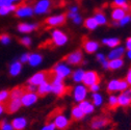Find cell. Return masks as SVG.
<instances>
[{
	"instance_id": "cell-20",
	"label": "cell",
	"mask_w": 131,
	"mask_h": 130,
	"mask_svg": "<svg viewBox=\"0 0 131 130\" xmlns=\"http://www.w3.org/2000/svg\"><path fill=\"white\" fill-rule=\"evenodd\" d=\"M78 106L81 108V110L84 112V115H91V113H93L95 111V105L93 104L92 101L83 100V101L79 102Z\"/></svg>"
},
{
	"instance_id": "cell-41",
	"label": "cell",
	"mask_w": 131,
	"mask_h": 130,
	"mask_svg": "<svg viewBox=\"0 0 131 130\" xmlns=\"http://www.w3.org/2000/svg\"><path fill=\"white\" fill-rule=\"evenodd\" d=\"M9 99V92L8 91H0V103H3Z\"/></svg>"
},
{
	"instance_id": "cell-11",
	"label": "cell",
	"mask_w": 131,
	"mask_h": 130,
	"mask_svg": "<svg viewBox=\"0 0 131 130\" xmlns=\"http://www.w3.org/2000/svg\"><path fill=\"white\" fill-rule=\"evenodd\" d=\"M39 99V95L36 92H25L21 97V102L23 106H31L34 105Z\"/></svg>"
},
{
	"instance_id": "cell-47",
	"label": "cell",
	"mask_w": 131,
	"mask_h": 130,
	"mask_svg": "<svg viewBox=\"0 0 131 130\" xmlns=\"http://www.w3.org/2000/svg\"><path fill=\"white\" fill-rule=\"evenodd\" d=\"M126 49H127L128 51L131 50V37L126 40Z\"/></svg>"
},
{
	"instance_id": "cell-17",
	"label": "cell",
	"mask_w": 131,
	"mask_h": 130,
	"mask_svg": "<svg viewBox=\"0 0 131 130\" xmlns=\"http://www.w3.org/2000/svg\"><path fill=\"white\" fill-rule=\"evenodd\" d=\"M38 24L37 23H27V22H23V23H19L17 26V30L20 34H30V32L35 31L38 28Z\"/></svg>"
},
{
	"instance_id": "cell-34",
	"label": "cell",
	"mask_w": 131,
	"mask_h": 130,
	"mask_svg": "<svg viewBox=\"0 0 131 130\" xmlns=\"http://www.w3.org/2000/svg\"><path fill=\"white\" fill-rule=\"evenodd\" d=\"M83 75H84V71L81 70V69H78L76 71L73 72V75H72V78L75 82H82V79H83Z\"/></svg>"
},
{
	"instance_id": "cell-5",
	"label": "cell",
	"mask_w": 131,
	"mask_h": 130,
	"mask_svg": "<svg viewBox=\"0 0 131 130\" xmlns=\"http://www.w3.org/2000/svg\"><path fill=\"white\" fill-rule=\"evenodd\" d=\"M68 42V37L67 35L62 32L61 30H58V29H55L52 31L51 34V43L56 46V47H60V46H63L66 43Z\"/></svg>"
},
{
	"instance_id": "cell-55",
	"label": "cell",
	"mask_w": 131,
	"mask_h": 130,
	"mask_svg": "<svg viewBox=\"0 0 131 130\" xmlns=\"http://www.w3.org/2000/svg\"><path fill=\"white\" fill-rule=\"evenodd\" d=\"M129 9H130V10H131V6H130V7H129Z\"/></svg>"
},
{
	"instance_id": "cell-35",
	"label": "cell",
	"mask_w": 131,
	"mask_h": 130,
	"mask_svg": "<svg viewBox=\"0 0 131 130\" xmlns=\"http://www.w3.org/2000/svg\"><path fill=\"white\" fill-rule=\"evenodd\" d=\"M113 8L114 7H120V8H124L125 10L129 9V5L127 4V0H114L113 3H112Z\"/></svg>"
},
{
	"instance_id": "cell-14",
	"label": "cell",
	"mask_w": 131,
	"mask_h": 130,
	"mask_svg": "<svg viewBox=\"0 0 131 130\" xmlns=\"http://www.w3.org/2000/svg\"><path fill=\"white\" fill-rule=\"evenodd\" d=\"M53 123H54L56 129L66 130V129L69 127L70 121H69V119L66 117L64 115H57V116H55V118L53 119Z\"/></svg>"
},
{
	"instance_id": "cell-45",
	"label": "cell",
	"mask_w": 131,
	"mask_h": 130,
	"mask_svg": "<svg viewBox=\"0 0 131 130\" xmlns=\"http://www.w3.org/2000/svg\"><path fill=\"white\" fill-rule=\"evenodd\" d=\"M89 88H90V91L93 92V93H98V92H99V90H100V85H99V83L93 84V85H91V86H89Z\"/></svg>"
},
{
	"instance_id": "cell-23",
	"label": "cell",
	"mask_w": 131,
	"mask_h": 130,
	"mask_svg": "<svg viewBox=\"0 0 131 130\" xmlns=\"http://www.w3.org/2000/svg\"><path fill=\"white\" fill-rule=\"evenodd\" d=\"M125 49L123 47H116L108 53L107 55V59L111 60V59H116V58H121L124 55Z\"/></svg>"
},
{
	"instance_id": "cell-6",
	"label": "cell",
	"mask_w": 131,
	"mask_h": 130,
	"mask_svg": "<svg viewBox=\"0 0 131 130\" xmlns=\"http://www.w3.org/2000/svg\"><path fill=\"white\" fill-rule=\"evenodd\" d=\"M34 14V6L29 4H21L17 6V9L15 10V16L17 18H29Z\"/></svg>"
},
{
	"instance_id": "cell-24",
	"label": "cell",
	"mask_w": 131,
	"mask_h": 130,
	"mask_svg": "<svg viewBox=\"0 0 131 130\" xmlns=\"http://www.w3.org/2000/svg\"><path fill=\"white\" fill-rule=\"evenodd\" d=\"M126 10L124 8H120V7H114L111 12V18L113 21H120L121 19H123L126 16Z\"/></svg>"
},
{
	"instance_id": "cell-13",
	"label": "cell",
	"mask_w": 131,
	"mask_h": 130,
	"mask_svg": "<svg viewBox=\"0 0 131 130\" xmlns=\"http://www.w3.org/2000/svg\"><path fill=\"white\" fill-rule=\"evenodd\" d=\"M110 120L106 116H100V117H96L92 120L91 123V128L93 130H100L104 127H106L109 124Z\"/></svg>"
},
{
	"instance_id": "cell-4",
	"label": "cell",
	"mask_w": 131,
	"mask_h": 130,
	"mask_svg": "<svg viewBox=\"0 0 131 130\" xmlns=\"http://www.w3.org/2000/svg\"><path fill=\"white\" fill-rule=\"evenodd\" d=\"M82 60H83L82 51L79 49L72 53H69L68 55L63 57V61H66L68 64H71V66H79L82 62Z\"/></svg>"
},
{
	"instance_id": "cell-53",
	"label": "cell",
	"mask_w": 131,
	"mask_h": 130,
	"mask_svg": "<svg viewBox=\"0 0 131 130\" xmlns=\"http://www.w3.org/2000/svg\"><path fill=\"white\" fill-rule=\"evenodd\" d=\"M20 1H21V0H12V2H13L14 4H16L17 2H20Z\"/></svg>"
},
{
	"instance_id": "cell-30",
	"label": "cell",
	"mask_w": 131,
	"mask_h": 130,
	"mask_svg": "<svg viewBox=\"0 0 131 130\" xmlns=\"http://www.w3.org/2000/svg\"><path fill=\"white\" fill-rule=\"evenodd\" d=\"M102 42H103L104 45L108 46L109 48H111V49L118 47V46L121 44L120 39H117V38H107V39H104Z\"/></svg>"
},
{
	"instance_id": "cell-40",
	"label": "cell",
	"mask_w": 131,
	"mask_h": 130,
	"mask_svg": "<svg viewBox=\"0 0 131 130\" xmlns=\"http://www.w3.org/2000/svg\"><path fill=\"white\" fill-rule=\"evenodd\" d=\"M97 59L99 60L100 62H101V64L103 66V68H105V69H108V60H107V58L103 55V54H101V53H99L97 55Z\"/></svg>"
},
{
	"instance_id": "cell-9",
	"label": "cell",
	"mask_w": 131,
	"mask_h": 130,
	"mask_svg": "<svg viewBox=\"0 0 131 130\" xmlns=\"http://www.w3.org/2000/svg\"><path fill=\"white\" fill-rule=\"evenodd\" d=\"M66 19H67V15L60 14V15H56V16H51V17H48L45 20V23L49 27H56V26H60V25L64 24Z\"/></svg>"
},
{
	"instance_id": "cell-37",
	"label": "cell",
	"mask_w": 131,
	"mask_h": 130,
	"mask_svg": "<svg viewBox=\"0 0 131 130\" xmlns=\"http://www.w3.org/2000/svg\"><path fill=\"white\" fill-rule=\"evenodd\" d=\"M0 130H15L12 123L7 122L6 120H3L0 122Z\"/></svg>"
},
{
	"instance_id": "cell-50",
	"label": "cell",
	"mask_w": 131,
	"mask_h": 130,
	"mask_svg": "<svg viewBox=\"0 0 131 130\" xmlns=\"http://www.w3.org/2000/svg\"><path fill=\"white\" fill-rule=\"evenodd\" d=\"M4 110H5V106L3 105V103H0V116L4 112Z\"/></svg>"
},
{
	"instance_id": "cell-10",
	"label": "cell",
	"mask_w": 131,
	"mask_h": 130,
	"mask_svg": "<svg viewBox=\"0 0 131 130\" xmlns=\"http://www.w3.org/2000/svg\"><path fill=\"white\" fill-rule=\"evenodd\" d=\"M51 72H52L53 75H56L58 77H61L62 79H64L66 77H68L71 74L70 68L67 66V64L61 63V62L55 64V66L53 67V69L51 70Z\"/></svg>"
},
{
	"instance_id": "cell-46",
	"label": "cell",
	"mask_w": 131,
	"mask_h": 130,
	"mask_svg": "<svg viewBox=\"0 0 131 130\" xmlns=\"http://www.w3.org/2000/svg\"><path fill=\"white\" fill-rule=\"evenodd\" d=\"M14 4L12 2V0H0V7L1 6H6V5H10Z\"/></svg>"
},
{
	"instance_id": "cell-25",
	"label": "cell",
	"mask_w": 131,
	"mask_h": 130,
	"mask_svg": "<svg viewBox=\"0 0 131 130\" xmlns=\"http://www.w3.org/2000/svg\"><path fill=\"white\" fill-rule=\"evenodd\" d=\"M71 116L73 118V120H76V121H79V120H82L84 118V112L81 110V108L77 105V106H74L72 108V111H71Z\"/></svg>"
},
{
	"instance_id": "cell-27",
	"label": "cell",
	"mask_w": 131,
	"mask_h": 130,
	"mask_svg": "<svg viewBox=\"0 0 131 130\" xmlns=\"http://www.w3.org/2000/svg\"><path fill=\"white\" fill-rule=\"evenodd\" d=\"M124 64V60L122 58H116V59H111L108 61V69L111 71L118 70L121 67H123Z\"/></svg>"
},
{
	"instance_id": "cell-32",
	"label": "cell",
	"mask_w": 131,
	"mask_h": 130,
	"mask_svg": "<svg viewBox=\"0 0 131 130\" xmlns=\"http://www.w3.org/2000/svg\"><path fill=\"white\" fill-rule=\"evenodd\" d=\"M83 25H84V27L88 28L89 30H95V29L98 27V25H99V24L97 23V21H96L95 18H88V19L84 20Z\"/></svg>"
},
{
	"instance_id": "cell-1",
	"label": "cell",
	"mask_w": 131,
	"mask_h": 130,
	"mask_svg": "<svg viewBox=\"0 0 131 130\" xmlns=\"http://www.w3.org/2000/svg\"><path fill=\"white\" fill-rule=\"evenodd\" d=\"M51 74H52V72H51ZM50 82L52 84V92L51 93L55 94L56 96L61 97L68 93L69 88L63 84V79L61 77H58V76L52 74L51 78H50Z\"/></svg>"
},
{
	"instance_id": "cell-21",
	"label": "cell",
	"mask_w": 131,
	"mask_h": 130,
	"mask_svg": "<svg viewBox=\"0 0 131 130\" xmlns=\"http://www.w3.org/2000/svg\"><path fill=\"white\" fill-rule=\"evenodd\" d=\"M12 125H13L15 130H23L27 126V120L25 118H23V117L16 118V119H14L12 121Z\"/></svg>"
},
{
	"instance_id": "cell-19",
	"label": "cell",
	"mask_w": 131,
	"mask_h": 130,
	"mask_svg": "<svg viewBox=\"0 0 131 130\" xmlns=\"http://www.w3.org/2000/svg\"><path fill=\"white\" fill-rule=\"evenodd\" d=\"M51 92H52V84L50 82V80L45 81L42 84H40L37 89V93H38L39 97H44Z\"/></svg>"
},
{
	"instance_id": "cell-51",
	"label": "cell",
	"mask_w": 131,
	"mask_h": 130,
	"mask_svg": "<svg viewBox=\"0 0 131 130\" xmlns=\"http://www.w3.org/2000/svg\"><path fill=\"white\" fill-rule=\"evenodd\" d=\"M124 93L129 97V98L131 99V89H127L126 91H124Z\"/></svg>"
},
{
	"instance_id": "cell-36",
	"label": "cell",
	"mask_w": 131,
	"mask_h": 130,
	"mask_svg": "<svg viewBox=\"0 0 131 130\" xmlns=\"http://www.w3.org/2000/svg\"><path fill=\"white\" fill-rule=\"evenodd\" d=\"M108 106L111 109H114V108H117V106H119L118 97L117 96H114V95H110L109 96V98H108Z\"/></svg>"
},
{
	"instance_id": "cell-22",
	"label": "cell",
	"mask_w": 131,
	"mask_h": 130,
	"mask_svg": "<svg viewBox=\"0 0 131 130\" xmlns=\"http://www.w3.org/2000/svg\"><path fill=\"white\" fill-rule=\"evenodd\" d=\"M43 61V56L39 53H30L29 59H28V64L30 67H38Z\"/></svg>"
},
{
	"instance_id": "cell-2",
	"label": "cell",
	"mask_w": 131,
	"mask_h": 130,
	"mask_svg": "<svg viewBox=\"0 0 131 130\" xmlns=\"http://www.w3.org/2000/svg\"><path fill=\"white\" fill-rule=\"evenodd\" d=\"M51 75H49V73L46 72V71H40V72L34 74L30 78H28L26 83L27 84H31V85H35V86H39L43 82L47 81L49 78H51Z\"/></svg>"
},
{
	"instance_id": "cell-38",
	"label": "cell",
	"mask_w": 131,
	"mask_h": 130,
	"mask_svg": "<svg viewBox=\"0 0 131 130\" xmlns=\"http://www.w3.org/2000/svg\"><path fill=\"white\" fill-rule=\"evenodd\" d=\"M20 44L25 46V47H30L31 44H32V40L30 37L28 36H23L21 39H20Z\"/></svg>"
},
{
	"instance_id": "cell-31",
	"label": "cell",
	"mask_w": 131,
	"mask_h": 130,
	"mask_svg": "<svg viewBox=\"0 0 131 130\" xmlns=\"http://www.w3.org/2000/svg\"><path fill=\"white\" fill-rule=\"evenodd\" d=\"M16 9H17V5L16 4L1 6L0 7V16H1V17H4V16H7V15H9L12 13H15Z\"/></svg>"
},
{
	"instance_id": "cell-7",
	"label": "cell",
	"mask_w": 131,
	"mask_h": 130,
	"mask_svg": "<svg viewBox=\"0 0 131 130\" xmlns=\"http://www.w3.org/2000/svg\"><path fill=\"white\" fill-rule=\"evenodd\" d=\"M99 82H100V76L96 71H86V72H84L82 83L85 86H91L93 84L99 83Z\"/></svg>"
},
{
	"instance_id": "cell-49",
	"label": "cell",
	"mask_w": 131,
	"mask_h": 130,
	"mask_svg": "<svg viewBox=\"0 0 131 130\" xmlns=\"http://www.w3.org/2000/svg\"><path fill=\"white\" fill-rule=\"evenodd\" d=\"M73 21H74L76 24H79V23H81V17H80V16L78 15L76 18H74V19H73Z\"/></svg>"
},
{
	"instance_id": "cell-29",
	"label": "cell",
	"mask_w": 131,
	"mask_h": 130,
	"mask_svg": "<svg viewBox=\"0 0 131 130\" xmlns=\"http://www.w3.org/2000/svg\"><path fill=\"white\" fill-rule=\"evenodd\" d=\"M118 103L119 106H123V107H127L131 104V99L123 92L121 95L118 96Z\"/></svg>"
},
{
	"instance_id": "cell-16",
	"label": "cell",
	"mask_w": 131,
	"mask_h": 130,
	"mask_svg": "<svg viewBox=\"0 0 131 130\" xmlns=\"http://www.w3.org/2000/svg\"><path fill=\"white\" fill-rule=\"evenodd\" d=\"M22 62L19 59H15L9 63V67H8V73L10 76L16 77L18 76L21 72H22Z\"/></svg>"
},
{
	"instance_id": "cell-3",
	"label": "cell",
	"mask_w": 131,
	"mask_h": 130,
	"mask_svg": "<svg viewBox=\"0 0 131 130\" xmlns=\"http://www.w3.org/2000/svg\"><path fill=\"white\" fill-rule=\"evenodd\" d=\"M129 83L126 79H113L107 84V92H124L128 89Z\"/></svg>"
},
{
	"instance_id": "cell-12",
	"label": "cell",
	"mask_w": 131,
	"mask_h": 130,
	"mask_svg": "<svg viewBox=\"0 0 131 130\" xmlns=\"http://www.w3.org/2000/svg\"><path fill=\"white\" fill-rule=\"evenodd\" d=\"M86 95H88V89L84 84H79L76 85L73 89V97H74V100L76 102H81L85 100L86 98Z\"/></svg>"
},
{
	"instance_id": "cell-18",
	"label": "cell",
	"mask_w": 131,
	"mask_h": 130,
	"mask_svg": "<svg viewBox=\"0 0 131 130\" xmlns=\"http://www.w3.org/2000/svg\"><path fill=\"white\" fill-rule=\"evenodd\" d=\"M82 48L88 52V53H95L98 48H99V44L95 41H92V40H88L86 38H83L82 40Z\"/></svg>"
},
{
	"instance_id": "cell-48",
	"label": "cell",
	"mask_w": 131,
	"mask_h": 130,
	"mask_svg": "<svg viewBox=\"0 0 131 130\" xmlns=\"http://www.w3.org/2000/svg\"><path fill=\"white\" fill-rule=\"evenodd\" d=\"M126 80H127V82L129 83V85L131 84V69L128 71L127 73V76H126Z\"/></svg>"
},
{
	"instance_id": "cell-42",
	"label": "cell",
	"mask_w": 131,
	"mask_h": 130,
	"mask_svg": "<svg viewBox=\"0 0 131 130\" xmlns=\"http://www.w3.org/2000/svg\"><path fill=\"white\" fill-rule=\"evenodd\" d=\"M29 55H30V53H27V52H25V53H23V54H21V56H20V58H19V60L22 62V63H28V59H29Z\"/></svg>"
},
{
	"instance_id": "cell-33",
	"label": "cell",
	"mask_w": 131,
	"mask_h": 130,
	"mask_svg": "<svg viewBox=\"0 0 131 130\" xmlns=\"http://www.w3.org/2000/svg\"><path fill=\"white\" fill-rule=\"evenodd\" d=\"M92 102L95 106H101L103 103V97L99 93H93L92 95Z\"/></svg>"
},
{
	"instance_id": "cell-8",
	"label": "cell",
	"mask_w": 131,
	"mask_h": 130,
	"mask_svg": "<svg viewBox=\"0 0 131 130\" xmlns=\"http://www.w3.org/2000/svg\"><path fill=\"white\" fill-rule=\"evenodd\" d=\"M51 0H39L34 5V12L36 15H45L51 7Z\"/></svg>"
},
{
	"instance_id": "cell-28",
	"label": "cell",
	"mask_w": 131,
	"mask_h": 130,
	"mask_svg": "<svg viewBox=\"0 0 131 130\" xmlns=\"http://www.w3.org/2000/svg\"><path fill=\"white\" fill-rule=\"evenodd\" d=\"M26 92V90L24 88H21V86H17L13 89L10 92H9V99H15V98H20L23 96V94Z\"/></svg>"
},
{
	"instance_id": "cell-54",
	"label": "cell",
	"mask_w": 131,
	"mask_h": 130,
	"mask_svg": "<svg viewBox=\"0 0 131 130\" xmlns=\"http://www.w3.org/2000/svg\"><path fill=\"white\" fill-rule=\"evenodd\" d=\"M127 55H128V57L131 59V50H129V51L127 52Z\"/></svg>"
},
{
	"instance_id": "cell-52",
	"label": "cell",
	"mask_w": 131,
	"mask_h": 130,
	"mask_svg": "<svg viewBox=\"0 0 131 130\" xmlns=\"http://www.w3.org/2000/svg\"><path fill=\"white\" fill-rule=\"evenodd\" d=\"M70 12L71 13H77V7H71V9H70Z\"/></svg>"
},
{
	"instance_id": "cell-26",
	"label": "cell",
	"mask_w": 131,
	"mask_h": 130,
	"mask_svg": "<svg viewBox=\"0 0 131 130\" xmlns=\"http://www.w3.org/2000/svg\"><path fill=\"white\" fill-rule=\"evenodd\" d=\"M94 18L96 19L97 23L99 24V25H105V24L107 23V19H106V17H105L104 13H103L101 9H96V10H95Z\"/></svg>"
},
{
	"instance_id": "cell-43",
	"label": "cell",
	"mask_w": 131,
	"mask_h": 130,
	"mask_svg": "<svg viewBox=\"0 0 131 130\" xmlns=\"http://www.w3.org/2000/svg\"><path fill=\"white\" fill-rule=\"evenodd\" d=\"M55 129H56V127H55L54 123L52 122V123H48L45 126H43L41 130H55Z\"/></svg>"
},
{
	"instance_id": "cell-15",
	"label": "cell",
	"mask_w": 131,
	"mask_h": 130,
	"mask_svg": "<svg viewBox=\"0 0 131 130\" xmlns=\"http://www.w3.org/2000/svg\"><path fill=\"white\" fill-rule=\"evenodd\" d=\"M22 102L20 98H15V99H8V102L6 104V111L8 113H15L17 112L21 107H22Z\"/></svg>"
},
{
	"instance_id": "cell-44",
	"label": "cell",
	"mask_w": 131,
	"mask_h": 130,
	"mask_svg": "<svg viewBox=\"0 0 131 130\" xmlns=\"http://www.w3.org/2000/svg\"><path fill=\"white\" fill-rule=\"evenodd\" d=\"M130 20H131V17H130L129 15H126L123 19H121V20L119 21V25H125V24H127Z\"/></svg>"
},
{
	"instance_id": "cell-39",
	"label": "cell",
	"mask_w": 131,
	"mask_h": 130,
	"mask_svg": "<svg viewBox=\"0 0 131 130\" xmlns=\"http://www.w3.org/2000/svg\"><path fill=\"white\" fill-rule=\"evenodd\" d=\"M10 42H12V38H10V36H8V35H6V34L0 36V44H1V45L6 46V45L10 44Z\"/></svg>"
}]
</instances>
